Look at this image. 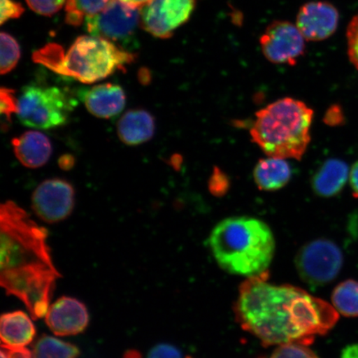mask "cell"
Wrapping results in <instances>:
<instances>
[{
    "label": "cell",
    "mask_w": 358,
    "mask_h": 358,
    "mask_svg": "<svg viewBox=\"0 0 358 358\" xmlns=\"http://www.w3.org/2000/svg\"><path fill=\"white\" fill-rule=\"evenodd\" d=\"M349 178H350V182L353 192H355V194L358 198V161L355 165H353L350 176H349Z\"/></svg>",
    "instance_id": "d6a6232c"
},
{
    "label": "cell",
    "mask_w": 358,
    "mask_h": 358,
    "mask_svg": "<svg viewBox=\"0 0 358 358\" xmlns=\"http://www.w3.org/2000/svg\"><path fill=\"white\" fill-rule=\"evenodd\" d=\"M45 321L53 334L64 337L83 333L89 323V313L77 299L62 297L49 307Z\"/></svg>",
    "instance_id": "4fadbf2b"
},
{
    "label": "cell",
    "mask_w": 358,
    "mask_h": 358,
    "mask_svg": "<svg viewBox=\"0 0 358 358\" xmlns=\"http://www.w3.org/2000/svg\"><path fill=\"white\" fill-rule=\"evenodd\" d=\"M325 122L329 124H338L343 120V113L340 111L339 107L333 106L327 111Z\"/></svg>",
    "instance_id": "4dcf8cb0"
},
{
    "label": "cell",
    "mask_w": 358,
    "mask_h": 358,
    "mask_svg": "<svg viewBox=\"0 0 358 358\" xmlns=\"http://www.w3.org/2000/svg\"><path fill=\"white\" fill-rule=\"evenodd\" d=\"M341 250L329 240L310 241L299 250L295 266L301 278L313 287L330 283L343 267Z\"/></svg>",
    "instance_id": "52a82bcc"
},
{
    "label": "cell",
    "mask_w": 358,
    "mask_h": 358,
    "mask_svg": "<svg viewBox=\"0 0 358 358\" xmlns=\"http://www.w3.org/2000/svg\"><path fill=\"white\" fill-rule=\"evenodd\" d=\"M35 334V326L24 312L3 313L0 320V335L3 348H25L33 342Z\"/></svg>",
    "instance_id": "e0dca14e"
},
{
    "label": "cell",
    "mask_w": 358,
    "mask_h": 358,
    "mask_svg": "<svg viewBox=\"0 0 358 358\" xmlns=\"http://www.w3.org/2000/svg\"><path fill=\"white\" fill-rule=\"evenodd\" d=\"M29 7L38 15L52 16L66 4V0H26Z\"/></svg>",
    "instance_id": "d4e9b609"
},
{
    "label": "cell",
    "mask_w": 358,
    "mask_h": 358,
    "mask_svg": "<svg viewBox=\"0 0 358 358\" xmlns=\"http://www.w3.org/2000/svg\"><path fill=\"white\" fill-rule=\"evenodd\" d=\"M267 278L266 274L245 280L234 307L241 328L264 346L310 345L338 323V312L328 302L293 285L268 283Z\"/></svg>",
    "instance_id": "6da1fadb"
},
{
    "label": "cell",
    "mask_w": 358,
    "mask_h": 358,
    "mask_svg": "<svg viewBox=\"0 0 358 358\" xmlns=\"http://www.w3.org/2000/svg\"><path fill=\"white\" fill-rule=\"evenodd\" d=\"M270 358H319L311 349L299 343L284 344L277 348Z\"/></svg>",
    "instance_id": "cb8c5ba5"
},
{
    "label": "cell",
    "mask_w": 358,
    "mask_h": 358,
    "mask_svg": "<svg viewBox=\"0 0 358 358\" xmlns=\"http://www.w3.org/2000/svg\"><path fill=\"white\" fill-rule=\"evenodd\" d=\"M332 303L340 315L358 317V281L348 280L340 283L334 290Z\"/></svg>",
    "instance_id": "ffe728a7"
},
{
    "label": "cell",
    "mask_w": 358,
    "mask_h": 358,
    "mask_svg": "<svg viewBox=\"0 0 358 358\" xmlns=\"http://www.w3.org/2000/svg\"><path fill=\"white\" fill-rule=\"evenodd\" d=\"M306 39L295 24L289 21H275L267 27L259 38L264 56L275 64H297L306 48Z\"/></svg>",
    "instance_id": "30bf717a"
},
{
    "label": "cell",
    "mask_w": 358,
    "mask_h": 358,
    "mask_svg": "<svg viewBox=\"0 0 358 358\" xmlns=\"http://www.w3.org/2000/svg\"><path fill=\"white\" fill-rule=\"evenodd\" d=\"M17 159L29 169L43 167L50 159L52 148L50 141L43 133L28 131L12 141Z\"/></svg>",
    "instance_id": "9a60e30c"
},
{
    "label": "cell",
    "mask_w": 358,
    "mask_h": 358,
    "mask_svg": "<svg viewBox=\"0 0 358 358\" xmlns=\"http://www.w3.org/2000/svg\"><path fill=\"white\" fill-rule=\"evenodd\" d=\"M110 0H66L65 4L67 24L78 27L87 17L96 15Z\"/></svg>",
    "instance_id": "7402d4cb"
},
{
    "label": "cell",
    "mask_w": 358,
    "mask_h": 358,
    "mask_svg": "<svg viewBox=\"0 0 358 358\" xmlns=\"http://www.w3.org/2000/svg\"><path fill=\"white\" fill-rule=\"evenodd\" d=\"M0 111L6 116V120L10 122L11 115L17 112V98L15 91L8 88H1L0 92Z\"/></svg>",
    "instance_id": "4316f807"
},
{
    "label": "cell",
    "mask_w": 358,
    "mask_h": 358,
    "mask_svg": "<svg viewBox=\"0 0 358 358\" xmlns=\"http://www.w3.org/2000/svg\"><path fill=\"white\" fill-rule=\"evenodd\" d=\"M208 244L222 270L248 278L268 274L275 252V236L267 224L245 216L219 222Z\"/></svg>",
    "instance_id": "3957f363"
},
{
    "label": "cell",
    "mask_w": 358,
    "mask_h": 358,
    "mask_svg": "<svg viewBox=\"0 0 358 358\" xmlns=\"http://www.w3.org/2000/svg\"><path fill=\"white\" fill-rule=\"evenodd\" d=\"M80 97L90 113L101 119L115 117L124 110L127 102L122 87L113 83L83 89Z\"/></svg>",
    "instance_id": "5bb4252c"
},
{
    "label": "cell",
    "mask_w": 358,
    "mask_h": 358,
    "mask_svg": "<svg viewBox=\"0 0 358 358\" xmlns=\"http://www.w3.org/2000/svg\"><path fill=\"white\" fill-rule=\"evenodd\" d=\"M1 358H8V355H7V352L6 350H4L3 348L2 349V351H1Z\"/></svg>",
    "instance_id": "8d00e7d4"
},
{
    "label": "cell",
    "mask_w": 358,
    "mask_h": 358,
    "mask_svg": "<svg viewBox=\"0 0 358 358\" xmlns=\"http://www.w3.org/2000/svg\"><path fill=\"white\" fill-rule=\"evenodd\" d=\"M73 106V100L60 88L32 85L22 88L16 115L25 127L50 129L65 124Z\"/></svg>",
    "instance_id": "8992f818"
},
{
    "label": "cell",
    "mask_w": 358,
    "mask_h": 358,
    "mask_svg": "<svg viewBox=\"0 0 358 358\" xmlns=\"http://www.w3.org/2000/svg\"><path fill=\"white\" fill-rule=\"evenodd\" d=\"M8 358H33L32 352L26 348L16 349H6Z\"/></svg>",
    "instance_id": "1f68e13d"
},
{
    "label": "cell",
    "mask_w": 358,
    "mask_h": 358,
    "mask_svg": "<svg viewBox=\"0 0 358 358\" xmlns=\"http://www.w3.org/2000/svg\"><path fill=\"white\" fill-rule=\"evenodd\" d=\"M141 8L122 1L110 0L101 11L87 17V32L114 43L127 44L134 38L141 21Z\"/></svg>",
    "instance_id": "ba28073f"
},
{
    "label": "cell",
    "mask_w": 358,
    "mask_h": 358,
    "mask_svg": "<svg viewBox=\"0 0 358 358\" xmlns=\"http://www.w3.org/2000/svg\"><path fill=\"white\" fill-rule=\"evenodd\" d=\"M1 43V62H0V71L1 74H8L15 69L19 62L21 56L20 44L10 34L2 32L0 34Z\"/></svg>",
    "instance_id": "603a6c76"
},
{
    "label": "cell",
    "mask_w": 358,
    "mask_h": 358,
    "mask_svg": "<svg viewBox=\"0 0 358 358\" xmlns=\"http://www.w3.org/2000/svg\"><path fill=\"white\" fill-rule=\"evenodd\" d=\"M339 13L333 4L324 1L310 2L299 10L295 24L306 41H323L338 28Z\"/></svg>",
    "instance_id": "7c38bea8"
},
{
    "label": "cell",
    "mask_w": 358,
    "mask_h": 358,
    "mask_svg": "<svg viewBox=\"0 0 358 358\" xmlns=\"http://www.w3.org/2000/svg\"><path fill=\"white\" fill-rule=\"evenodd\" d=\"M124 358H141V356L136 351H129L125 353Z\"/></svg>",
    "instance_id": "d590c367"
},
{
    "label": "cell",
    "mask_w": 358,
    "mask_h": 358,
    "mask_svg": "<svg viewBox=\"0 0 358 358\" xmlns=\"http://www.w3.org/2000/svg\"><path fill=\"white\" fill-rule=\"evenodd\" d=\"M285 159L268 156L258 161L253 170V178L259 190L274 192L288 185L292 169Z\"/></svg>",
    "instance_id": "ac0fdd59"
},
{
    "label": "cell",
    "mask_w": 358,
    "mask_h": 358,
    "mask_svg": "<svg viewBox=\"0 0 358 358\" xmlns=\"http://www.w3.org/2000/svg\"><path fill=\"white\" fill-rule=\"evenodd\" d=\"M196 0H151L141 8V26L154 37L166 39L190 19Z\"/></svg>",
    "instance_id": "9c48e42d"
},
{
    "label": "cell",
    "mask_w": 358,
    "mask_h": 358,
    "mask_svg": "<svg viewBox=\"0 0 358 358\" xmlns=\"http://www.w3.org/2000/svg\"><path fill=\"white\" fill-rule=\"evenodd\" d=\"M229 187V180L225 173L220 169H216L210 179L209 189L212 194L216 196L225 194Z\"/></svg>",
    "instance_id": "f1b7e54d"
},
{
    "label": "cell",
    "mask_w": 358,
    "mask_h": 358,
    "mask_svg": "<svg viewBox=\"0 0 358 358\" xmlns=\"http://www.w3.org/2000/svg\"><path fill=\"white\" fill-rule=\"evenodd\" d=\"M349 176L345 162L340 159L327 160L313 176V190L322 198H330L342 191Z\"/></svg>",
    "instance_id": "d6986e66"
},
{
    "label": "cell",
    "mask_w": 358,
    "mask_h": 358,
    "mask_svg": "<svg viewBox=\"0 0 358 358\" xmlns=\"http://www.w3.org/2000/svg\"><path fill=\"white\" fill-rule=\"evenodd\" d=\"M32 355L33 358H77L80 351L73 344L51 336H43L35 343Z\"/></svg>",
    "instance_id": "44dd1931"
},
{
    "label": "cell",
    "mask_w": 358,
    "mask_h": 358,
    "mask_svg": "<svg viewBox=\"0 0 358 358\" xmlns=\"http://www.w3.org/2000/svg\"><path fill=\"white\" fill-rule=\"evenodd\" d=\"M0 22L1 24L10 20H15L20 17L24 13V8L21 3L13 1V0H0Z\"/></svg>",
    "instance_id": "83f0119b"
},
{
    "label": "cell",
    "mask_w": 358,
    "mask_h": 358,
    "mask_svg": "<svg viewBox=\"0 0 358 358\" xmlns=\"http://www.w3.org/2000/svg\"><path fill=\"white\" fill-rule=\"evenodd\" d=\"M155 132L154 116L145 110H129L117 124L120 140L129 146L144 144L153 138Z\"/></svg>",
    "instance_id": "2e32d148"
},
{
    "label": "cell",
    "mask_w": 358,
    "mask_h": 358,
    "mask_svg": "<svg viewBox=\"0 0 358 358\" xmlns=\"http://www.w3.org/2000/svg\"><path fill=\"white\" fill-rule=\"evenodd\" d=\"M349 59L358 70V15L351 20L347 30Z\"/></svg>",
    "instance_id": "484cf974"
},
{
    "label": "cell",
    "mask_w": 358,
    "mask_h": 358,
    "mask_svg": "<svg viewBox=\"0 0 358 358\" xmlns=\"http://www.w3.org/2000/svg\"><path fill=\"white\" fill-rule=\"evenodd\" d=\"M313 118L306 103L285 97L257 112L250 134L268 156L301 159L311 141Z\"/></svg>",
    "instance_id": "5b68a950"
},
{
    "label": "cell",
    "mask_w": 358,
    "mask_h": 358,
    "mask_svg": "<svg viewBox=\"0 0 358 358\" xmlns=\"http://www.w3.org/2000/svg\"><path fill=\"white\" fill-rule=\"evenodd\" d=\"M0 284L20 299L33 320L46 316L60 278L48 245V231L11 201L0 208Z\"/></svg>",
    "instance_id": "7a4b0ae2"
},
{
    "label": "cell",
    "mask_w": 358,
    "mask_h": 358,
    "mask_svg": "<svg viewBox=\"0 0 358 358\" xmlns=\"http://www.w3.org/2000/svg\"><path fill=\"white\" fill-rule=\"evenodd\" d=\"M33 59L53 73L92 84L131 64L134 56L117 44L91 35L80 36L66 51L49 43L36 51Z\"/></svg>",
    "instance_id": "277c9868"
},
{
    "label": "cell",
    "mask_w": 358,
    "mask_h": 358,
    "mask_svg": "<svg viewBox=\"0 0 358 358\" xmlns=\"http://www.w3.org/2000/svg\"><path fill=\"white\" fill-rule=\"evenodd\" d=\"M148 358H182V355L176 347L162 343L152 348Z\"/></svg>",
    "instance_id": "f546056e"
},
{
    "label": "cell",
    "mask_w": 358,
    "mask_h": 358,
    "mask_svg": "<svg viewBox=\"0 0 358 358\" xmlns=\"http://www.w3.org/2000/svg\"><path fill=\"white\" fill-rule=\"evenodd\" d=\"M75 191L71 183L60 178L43 181L35 189L32 208L37 216L48 223L64 220L73 212Z\"/></svg>",
    "instance_id": "8fae6325"
},
{
    "label": "cell",
    "mask_w": 358,
    "mask_h": 358,
    "mask_svg": "<svg viewBox=\"0 0 358 358\" xmlns=\"http://www.w3.org/2000/svg\"><path fill=\"white\" fill-rule=\"evenodd\" d=\"M122 1L132 7L141 8L145 4L150 3L151 0H122Z\"/></svg>",
    "instance_id": "e575fe53"
},
{
    "label": "cell",
    "mask_w": 358,
    "mask_h": 358,
    "mask_svg": "<svg viewBox=\"0 0 358 358\" xmlns=\"http://www.w3.org/2000/svg\"><path fill=\"white\" fill-rule=\"evenodd\" d=\"M341 358H358V343L352 344L344 348Z\"/></svg>",
    "instance_id": "836d02e7"
}]
</instances>
